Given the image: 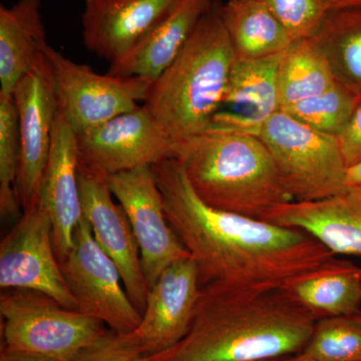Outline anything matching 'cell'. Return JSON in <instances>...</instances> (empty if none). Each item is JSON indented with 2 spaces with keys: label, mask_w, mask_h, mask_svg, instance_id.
I'll list each match as a JSON object with an SVG mask.
<instances>
[{
  "label": "cell",
  "mask_w": 361,
  "mask_h": 361,
  "mask_svg": "<svg viewBox=\"0 0 361 361\" xmlns=\"http://www.w3.org/2000/svg\"><path fill=\"white\" fill-rule=\"evenodd\" d=\"M258 137L293 200H319L345 191L348 165L336 137L318 132L282 110L262 126Z\"/></svg>",
  "instance_id": "obj_5"
},
{
  "label": "cell",
  "mask_w": 361,
  "mask_h": 361,
  "mask_svg": "<svg viewBox=\"0 0 361 361\" xmlns=\"http://www.w3.org/2000/svg\"><path fill=\"white\" fill-rule=\"evenodd\" d=\"M316 320L360 313L361 267L338 258L334 264L297 278L284 287Z\"/></svg>",
  "instance_id": "obj_21"
},
{
  "label": "cell",
  "mask_w": 361,
  "mask_h": 361,
  "mask_svg": "<svg viewBox=\"0 0 361 361\" xmlns=\"http://www.w3.org/2000/svg\"><path fill=\"white\" fill-rule=\"evenodd\" d=\"M109 184L132 226L149 289L166 268L191 255L169 223L152 167L110 175Z\"/></svg>",
  "instance_id": "obj_10"
},
{
  "label": "cell",
  "mask_w": 361,
  "mask_h": 361,
  "mask_svg": "<svg viewBox=\"0 0 361 361\" xmlns=\"http://www.w3.org/2000/svg\"><path fill=\"white\" fill-rule=\"evenodd\" d=\"M59 263L78 311L121 334L137 329L142 313L128 295L120 270L97 243L85 218L73 232L71 250Z\"/></svg>",
  "instance_id": "obj_8"
},
{
  "label": "cell",
  "mask_w": 361,
  "mask_h": 361,
  "mask_svg": "<svg viewBox=\"0 0 361 361\" xmlns=\"http://www.w3.org/2000/svg\"><path fill=\"white\" fill-rule=\"evenodd\" d=\"M342 155L348 168L361 161V101L350 123L338 137Z\"/></svg>",
  "instance_id": "obj_30"
},
{
  "label": "cell",
  "mask_w": 361,
  "mask_h": 361,
  "mask_svg": "<svg viewBox=\"0 0 361 361\" xmlns=\"http://www.w3.org/2000/svg\"><path fill=\"white\" fill-rule=\"evenodd\" d=\"M177 0H85L82 35L90 51L111 63L125 58Z\"/></svg>",
  "instance_id": "obj_15"
},
{
  "label": "cell",
  "mask_w": 361,
  "mask_h": 361,
  "mask_svg": "<svg viewBox=\"0 0 361 361\" xmlns=\"http://www.w3.org/2000/svg\"><path fill=\"white\" fill-rule=\"evenodd\" d=\"M310 40L337 82L361 97V7L332 11Z\"/></svg>",
  "instance_id": "obj_23"
},
{
  "label": "cell",
  "mask_w": 361,
  "mask_h": 361,
  "mask_svg": "<svg viewBox=\"0 0 361 361\" xmlns=\"http://www.w3.org/2000/svg\"><path fill=\"white\" fill-rule=\"evenodd\" d=\"M281 56L235 58L219 111L210 126L258 135L262 126L280 111L277 78Z\"/></svg>",
  "instance_id": "obj_17"
},
{
  "label": "cell",
  "mask_w": 361,
  "mask_h": 361,
  "mask_svg": "<svg viewBox=\"0 0 361 361\" xmlns=\"http://www.w3.org/2000/svg\"><path fill=\"white\" fill-rule=\"evenodd\" d=\"M4 348L70 361L106 331L104 323L63 307L51 296L6 289L0 296Z\"/></svg>",
  "instance_id": "obj_6"
},
{
  "label": "cell",
  "mask_w": 361,
  "mask_h": 361,
  "mask_svg": "<svg viewBox=\"0 0 361 361\" xmlns=\"http://www.w3.org/2000/svg\"><path fill=\"white\" fill-rule=\"evenodd\" d=\"M267 222L300 230L337 256H361V198L351 192L277 207Z\"/></svg>",
  "instance_id": "obj_18"
},
{
  "label": "cell",
  "mask_w": 361,
  "mask_h": 361,
  "mask_svg": "<svg viewBox=\"0 0 361 361\" xmlns=\"http://www.w3.org/2000/svg\"><path fill=\"white\" fill-rule=\"evenodd\" d=\"M360 313L361 314V300H360Z\"/></svg>",
  "instance_id": "obj_36"
},
{
  "label": "cell",
  "mask_w": 361,
  "mask_h": 361,
  "mask_svg": "<svg viewBox=\"0 0 361 361\" xmlns=\"http://www.w3.org/2000/svg\"><path fill=\"white\" fill-rule=\"evenodd\" d=\"M0 287L39 291L68 310H78L54 249L51 217L39 201L23 211L2 239Z\"/></svg>",
  "instance_id": "obj_9"
},
{
  "label": "cell",
  "mask_w": 361,
  "mask_h": 361,
  "mask_svg": "<svg viewBox=\"0 0 361 361\" xmlns=\"http://www.w3.org/2000/svg\"><path fill=\"white\" fill-rule=\"evenodd\" d=\"M20 141L13 97L0 96V213L6 220L20 216L18 180Z\"/></svg>",
  "instance_id": "obj_26"
},
{
  "label": "cell",
  "mask_w": 361,
  "mask_h": 361,
  "mask_svg": "<svg viewBox=\"0 0 361 361\" xmlns=\"http://www.w3.org/2000/svg\"><path fill=\"white\" fill-rule=\"evenodd\" d=\"M317 320L283 289L201 287L182 341L149 361H260L301 353Z\"/></svg>",
  "instance_id": "obj_2"
},
{
  "label": "cell",
  "mask_w": 361,
  "mask_h": 361,
  "mask_svg": "<svg viewBox=\"0 0 361 361\" xmlns=\"http://www.w3.org/2000/svg\"><path fill=\"white\" fill-rule=\"evenodd\" d=\"M260 361H276V357L270 358V360H260Z\"/></svg>",
  "instance_id": "obj_35"
},
{
  "label": "cell",
  "mask_w": 361,
  "mask_h": 361,
  "mask_svg": "<svg viewBox=\"0 0 361 361\" xmlns=\"http://www.w3.org/2000/svg\"><path fill=\"white\" fill-rule=\"evenodd\" d=\"M44 0H18L0 6V96L13 97L18 82L44 58L49 45Z\"/></svg>",
  "instance_id": "obj_20"
},
{
  "label": "cell",
  "mask_w": 361,
  "mask_h": 361,
  "mask_svg": "<svg viewBox=\"0 0 361 361\" xmlns=\"http://www.w3.org/2000/svg\"><path fill=\"white\" fill-rule=\"evenodd\" d=\"M77 135L80 163L108 176L175 158V145L144 104Z\"/></svg>",
  "instance_id": "obj_11"
},
{
  "label": "cell",
  "mask_w": 361,
  "mask_h": 361,
  "mask_svg": "<svg viewBox=\"0 0 361 361\" xmlns=\"http://www.w3.org/2000/svg\"><path fill=\"white\" fill-rule=\"evenodd\" d=\"M218 11L236 59L281 56L293 42L284 26L258 0L219 1Z\"/></svg>",
  "instance_id": "obj_22"
},
{
  "label": "cell",
  "mask_w": 361,
  "mask_h": 361,
  "mask_svg": "<svg viewBox=\"0 0 361 361\" xmlns=\"http://www.w3.org/2000/svg\"><path fill=\"white\" fill-rule=\"evenodd\" d=\"M0 361H58L47 356L35 355V353H23V351L11 350L2 348Z\"/></svg>",
  "instance_id": "obj_31"
},
{
  "label": "cell",
  "mask_w": 361,
  "mask_h": 361,
  "mask_svg": "<svg viewBox=\"0 0 361 361\" xmlns=\"http://www.w3.org/2000/svg\"><path fill=\"white\" fill-rule=\"evenodd\" d=\"M276 361H319L313 360L306 355H304L302 351L298 353H292V355L279 356L276 357Z\"/></svg>",
  "instance_id": "obj_34"
},
{
  "label": "cell",
  "mask_w": 361,
  "mask_h": 361,
  "mask_svg": "<svg viewBox=\"0 0 361 361\" xmlns=\"http://www.w3.org/2000/svg\"><path fill=\"white\" fill-rule=\"evenodd\" d=\"M175 159L201 200L218 210L266 221L293 201L258 135L210 126L178 145Z\"/></svg>",
  "instance_id": "obj_3"
},
{
  "label": "cell",
  "mask_w": 361,
  "mask_h": 361,
  "mask_svg": "<svg viewBox=\"0 0 361 361\" xmlns=\"http://www.w3.org/2000/svg\"><path fill=\"white\" fill-rule=\"evenodd\" d=\"M280 110L322 94L336 82L329 61L311 40L292 42L278 66Z\"/></svg>",
  "instance_id": "obj_24"
},
{
  "label": "cell",
  "mask_w": 361,
  "mask_h": 361,
  "mask_svg": "<svg viewBox=\"0 0 361 361\" xmlns=\"http://www.w3.org/2000/svg\"><path fill=\"white\" fill-rule=\"evenodd\" d=\"M302 353L319 361H361L360 313L318 319Z\"/></svg>",
  "instance_id": "obj_27"
},
{
  "label": "cell",
  "mask_w": 361,
  "mask_h": 361,
  "mask_svg": "<svg viewBox=\"0 0 361 361\" xmlns=\"http://www.w3.org/2000/svg\"><path fill=\"white\" fill-rule=\"evenodd\" d=\"M218 2L202 18L174 61L154 80L145 106L176 147L210 127L235 59Z\"/></svg>",
  "instance_id": "obj_4"
},
{
  "label": "cell",
  "mask_w": 361,
  "mask_h": 361,
  "mask_svg": "<svg viewBox=\"0 0 361 361\" xmlns=\"http://www.w3.org/2000/svg\"><path fill=\"white\" fill-rule=\"evenodd\" d=\"M215 0H177L175 6L108 73L114 77H141L155 80L182 51Z\"/></svg>",
  "instance_id": "obj_19"
},
{
  "label": "cell",
  "mask_w": 361,
  "mask_h": 361,
  "mask_svg": "<svg viewBox=\"0 0 361 361\" xmlns=\"http://www.w3.org/2000/svg\"><path fill=\"white\" fill-rule=\"evenodd\" d=\"M284 26L293 42L310 40L331 13L327 0H258Z\"/></svg>",
  "instance_id": "obj_28"
},
{
  "label": "cell",
  "mask_w": 361,
  "mask_h": 361,
  "mask_svg": "<svg viewBox=\"0 0 361 361\" xmlns=\"http://www.w3.org/2000/svg\"><path fill=\"white\" fill-rule=\"evenodd\" d=\"M18 111L20 158L18 194L21 210L39 201L59 113L51 66L45 54L16 85L13 94Z\"/></svg>",
  "instance_id": "obj_12"
},
{
  "label": "cell",
  "mask_w": 361,
  "mask_h": 361,
  "mask_svg": "<svg viewBox=\"0 0 361 361\" xmlns=\"http://www.w3.org/2000/svg\"><path fill=\"white\" fill-rule=\"evenodd\" d=\"M59 109L77 134L139 108L148 97L153 80L141 77L101 75L75 63L47 45Z\"/></svg>",
  "instance_id": "obj_7"
},
{
  "label": "cell",
  "mask_w": 361,
  "mask_h": 361,
  "mask_svg": "<svg viewBox=\"0 0 361 361\" xmlns=\"http://www.w3.org/2000/svg\"><path fill=\"white\" fill-rule=\"evenodd\" d=\"M70 361H149L134 332L121 334L108 329L97 341Z\"/></svg>",
  "instance_id": "obj_29"
},
{
  "label": "cell",
  "mask_w": 361,
  "mask_h": 361,
  "mask_svg": "<svg viewBox=\"0 0 361 361\" xmlns=\"http://www.w3.org/2000/svg\"><path fill=\"white\" fill-rule=\"evenodd\" d=\"M360 101V96L336 80L322 94L282 111L318 132L338 137L348 128Z\"/></svg>",
  "instance_id": "obj_25"
},
{
  "label": "cell",
  "mask_w": 361,
  "mask_h": 361,
  "mask_svg": "<svg viewBox=\"0 0 361 361\" xmlns=\"http://www.w3.org/2000/svg\"><path fill=\"white\" fill-rule=\"evenodd\" d=\"M78 186L82 215L97 243L120 270L128 295L142 314L149 287L142 272L141 254L127 214L114 200L109 176L80 161Z\"/></svg>",
  "instance_id": "obj_13"
},
{
  "label": "cell",
  "mask_w": 361,
  "mask_h": 361,
  "mask_svg": "<svg viewBox=\"0 0 361 361\" xmlns=\"http://www.w3.org/2000/svg\"><path fill=\"white\" fill-rule=\"evenodd\" d=\"M200 293L193 259H183L161 272L149 289L141 322L133 331L147 355L168 350L186 336Z\"/></svg>",
  "instance_id": "obj_14"
},
{
  "label": "cell",
  "mask_w": 361,
  "mask_h": 361,
  "mask_svg": "<svg viewBox=\"0 0 361 361\" xmlns=\"http://www.w3.org/2000/svg\"><path fill=\"white\" fill-rule=\"evenodd\" d=\"M152 169L169 223L196 263L201 287L283 289L338 259L300 230L207 205L177 159Z\"/></svg>",
  "instance_id": "obj_1"
},
{
  "label": "cell",
  "mask_w": 361,
  "mask_h": 361,
  "mask_svg": "<svg viewBox=\"0 0 361 361\" xmlns=\"http://www.w3.org/2000/svg\"><path fill=\"white\" fill-rule=\"evenodd\" d=\"M78 167L77 133L59 109L39 197L40 204L51 217L59 260L71 250L73 232L84 218Z\"/></svg>",
  "instance_id": "obj_16"
},
{
  "label": "cell",
  "mask_w": 361,
  "mask_h": 361,
  "mask_svg": "<svg viewBox=\"0 0 361 361\" xmlns=\"http://www.w3.org/2000/svg\"><path fill=\"white\" fill-rule=\"evenodd\" d=\"M345 191L357 195L361 198V161L348 168Z\"/></svg>",
  "instance_id": "obj_32"
},
{
  "label": "cell",
  "mask_w": 361,
  "mask_h": 361,
  "mask_svg": "<svg viewBox=\"0 0 361 361\" xmlns=\"http://www.w3.org/2000/svg\"><path fill=\"white\" fill-rule=\"evenodd\" d=\"M332 11L361 7V0H327Z\"/></svg>",
  "instance_id": "obj_33"
}]
</instances>
